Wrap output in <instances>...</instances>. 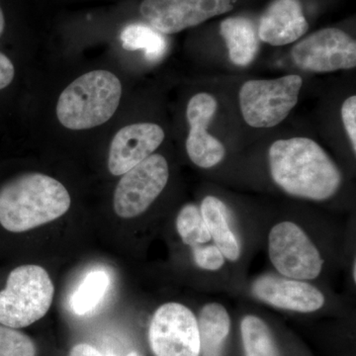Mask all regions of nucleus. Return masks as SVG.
Instances as JSON below:
<instances>
[{
  "label": "nucleus",
  "instance_id": "obj_2",
  "mask_svg": "<svg viewBox=\"0 0 356 356\" xmlns=\"http://www.w3.org/2000/svg\"><path fill=\"white\" fill-rule=\"evenodd\" d=\"M70 204L69 191L58 180L26 173L0 188V225L11 233H23L64 216Z\"/></svg>",
  "mask_w": 356,
  "mask_h": 356
},
{
  "label": "nucleus",
  "instance_id": "obj_23",
  "mask_svg": "<svg viewBox=\"0 0 356 356\" xmlns=\"http://www.w3.org/2000/svg\"><path fill=\"white\" fill-rule=\"evenodd\" d=\"M194 261L200 268L205 270L215 271L221 268L224 264V255L216 245L192 247Z\"/></svg>",
  "mask_w": 356,
  "mask_h": 356
},
{
  "label": "nucleus",
  "instance_id": "obj_7",
  "mask_svg": "<svg viewBox=\"0 0 356 356\" xmlns=\"http://www.w3.org/2000/svg\"><path fill=\"white\" fill-rule=\"evenodd\" d=\"M170 177L168 161L153 154L124 173L114 193V210L119 217L140 216L159 197Z\"/></svg>",
  "mask_w": 356,
  "mask_h": 356
},
{
  "label": "nucleus",
  "instance_id": "obj_8",
  "mask_svg": "<svg viewBox=\"0 0 356 356\" xmlns=\"http://www.w3.org/2000/svg\"><path fill=\"white\" fill-rule=\"evenodd\" d=\"M149 341L156 356H200L197 318L191 309L175 302L156 311Z\"/></svg>",
  "mask_w": 356,
  "mask_h": 356
},
{
  "label": "nucleus",
  "instance_id": "obj_3",
  "mask_svg": "<svg viewBox=\"0 0 356 356\" xmlns=\"http://www.w3.org/2000/svg\"><path fill=\"white\" fill-rule=\"evenodd\" d=\"M121 96L118 77L108 70H92L63 91L57 104L58 121L70 130L97 127L112 118Z\"/></svg>",
  "mask_w": 356,
  "mask_h": 356
},
{
  "label": "nucleus",
  "instance_id": "obj_10",
  "mask_svg": "<svg viewBox=\"0 0 356 356\" xmlns=\"http://www.w3.org/2000/svg\"><path fill=\"white\" fill-rule=\"evenodd\" d=\"M233 9L232 0H144V19L161 34H175Z\"/></svg>",
  "mask_w": 356,
  "mask_h": 356
},
{
  "label": "nucleus",
  "instance_id": "obj_6",
  "mask_svg": "<svg viewBox=\"0 0 356 356\" xmlns=\"http://www.w3.org/2000/svg\"><path fill=\"white\" fill-rule=\"evenodd\" d=\"M268 252L278 273L291 280H315L324 264L318 248L305 232L292 222L273 227L268 236Z\"/></svg>",
  "mask_w": 356,
  "mask_h": 356
},
{
  "label": "nucleus",
  "instance_id": "obj_26",
  "mask_svg": "<svg viewBox=\"0 0 356 356\" xmlns=\"http://www.w3.org/2000/svg\"><path fill=\"white\" fill-rule=\"evenodd\" d=\"M70 356H102L92 346L88 343H79L72 348Z\"/></svg>",
  "mask_w": 356,
  "mask_h": 356
},
{
  "label": "nucleus",
  "instance_id": "obj_18",
  "mask_svg": "<svg viewBox=\"0 0 356 356\" xmlns=\"http://www.w3.org/2000/svg\"><path fill=\"white\" fill-rule=\"evenodd\" d=\"M122 47L127 51L143 50L145 58L151 63H158L165 57L168 41L161 33L151 26L130 24L121 32Z\"/></svg>",
  "mask_w": 356,
  "mask_h": 356
},
{
  "label": "nucleus",
  "instance_id": "obj_29",
  "mask_svg": "<svg viewBox=\"0 0 356 356\" xmlns=\"http://www.w3.org/2000/svg\"><path fill=\"white\" fill-rule=\"evenodd\" d=\"M106 356H116V355H107ZM127 356H140V355H138V353H130V355H128Z\"/></svg>",
  "mask_w": 356,
  "mask_h": 356
},
{
  "label": "nucleus",
  "instance_id": "obj_12",
  "mask_svg": "<svg viewBox=\"0 0 356 356\" xmlns=\"http://www.w3.org/2000/svg\"><path fill=\"white\" fill-rule=\"evenodd\" d=\"M165 140L161 126L137 123L122 128L110 145L108 168L115 177L123 175L154 154Z\"/></svg>",
  "mask_w": 356,
  "mask_h": 356
},
{
  "label": "nucleus",
  "instance_id": "obj_27",
  "mask_svg": "<svg viewBox=\"0 0 356 356\" xmlns=\"http://www.w3.org/2000/svg\"><path fill=\"white\" fill-rule=\"evenodd\" d=\"M4 25H6V20H4L3 13H2L1 7H0V36L3 33Z\"/></svg>",
  "mask_w": 356,
  "mask_h": 356
},
{
  "label": "nucleus",
  "instance_id": "obj_24",
  "mask_svg": "<svg viewBox=\"0 0 356 356\" xmlns=\"http://www.w3.org/2000/svg\"><path fill=\"white\" fill-rule=\"evenodd\" d=\"M341 118L344 128L350 137L353 152H356V96H350L341 107Z\"/></svg>",
  "mask_w": 356,
  "mask_h": 356
},
{
  "label": "nucleus",
  "instance_id": "obj_1",
  "mask_svg": "<svg viewBox=\"0 0 356 356\" xmlns=\"http://www.w3.org/2000/svg\"><path fill=\"white\" fill-rule=\"evenodd\" d=\"M268 156L274 182L290 195L327 200L341 186L339 168L315 140L308 138L276 140Z\"/></svg>",
  "mask_w": 356,
  "mask_h": 356
},
{
  "label": "nucleus",
  "instance_id": "obj_16",
  "mask_svg": "<svg viewBox=\"0 0 356 356\" xmlns=\"http://www.w3.org/2000/svg\"><path fill=\"white\" fill-rule=\"evenodd\" d=\"M220 33L234 65L247 67L252 64L259 46L257 29L252 21L245 17L227 18L221 23Z\"/></svg>",
  "mask_w": 356,
  "mask_h": 356
},
{
  "label": "nucleus",
  "instance_id": "obj_14",
  "mask_svg": "<svg viewBox=\"0 0 356 356\" xmlns=\"http://www.w3.org/2000/svg\"><path fill=\"white\" fill-rule=\"evenodd\" d=\"M299 0H274L259 22V38L273 46L294 43L308 31Z\"/></svg>",
  "mask_w": 356,
  "mask_h": 356
},
{
  "label": "nucleus",
  "instance_id": "obj_11",
  "mask_svg": "<svg viewBox=\"0 0 356 356\" xmlns=\"http://www.w3.org/2000/svg\"><path fill=\"white\" fill-rule=\"evenodd\" d=\"M217 108L214 96L205 92L194 95L187 105L186 118L191 131L185 145L189 159L199 168H213L221 163L226 154L224 145L207 132Z\"/></svg>",
  "mask_w": 356,
  "mask_h": 356
},
{
  "label": "nucleus",
  "instance_id": "obj_21",
  "mask_svg": "<svg viewBox=\"0 0 356 356\" xmlns=\"http://www.w3.org/2000/svg\"><path fill=\"white\" fill-rule=\"evenodd\" d=\"M177 229L185 245H191V248L208 243L211 240L200 210L193 204L185 205L178 213Z\"/></svg>",
  "mask_w": 356,
  "mask_h": 356
},
{
  "label": "nucleus",
  "instance_id": "obj_22",
  "mask_svg": "<svg viewBox=\"0 0 356 356\" xmlns=\"http://www.w3.org/2000/svg\"><path fill=\"white\" fill-rule=\"evenodd\" d=\"M0 356H36V346L22 332L0 325Z\"/></svg>",
  "mask_w": 356,
  "mask_h": 356
},
{
  "label": "nucleus",
  "instance_id": "obj_25",
  "mask_svg": "<svg viewBox=\"0 0 356 356\" xmlns=\"http://www.w3.org/2000/svg\"><path fill=\"white\" fill-rule=\"evenodd\" d=\"M15 76V69L10 58L0 53V90L6 88L13 83Z\"/></svg>",
  "mask_w": 356,
  "mask_h": 356
},
{
  "label": "nucleus",
  "instance_id": "obj_19",
  "mask_svg": "<svg viewBox=\"0 0 356 356\" xmlns=\"http://www.w3.org/2000/svg\"><path fill=\"white\" fill-rule=\"evenodd\" d=\"M109 286L110 277L106 271L102 269L90 271L72 295L70 309L76 316L88 315L99 305Z\"/></svg>",
  "mask_w": 356,
  "mask_h": 356
},
{
  "label": "nucleus",
  "instance_id": "obj_20",
  "mask_svg": "<svg viewBox=\"0 0 356 356\" xmlns=\"http://www.w3.org/2000/svg\"><path fill=\"white\" fill-rule=\"evenodd\" d=\"M245 356H278L270 330L261 318L247 316L241 323Z\"/></svg>",
  "mask_w": 356,
  "mask_h": 356
},
{
  "label": "nucleus",
  "instance_id": "obj_15",
  "mask_svg": "<svg viewBox=\"0 0 356 356\" xmlns=\"http://www.w3.org/2000/svg\"><path fill=\"white\" fill-rule=\"evenodd\" d=\"M200 213L211 238L214 240L222 255L229 261L238 259L240 243L229 227V211L224 202L214 196H207L201 203Z\"/></svg>",
  "mask_w": 356,
  "mask_h": 356
},
{
  "label": "nucleus",
  "instance_id": "obj_17",
  "mask_svg": "<svg viewBox=\"0 0 356 356\" xmlns=\"http://www.w3.org/2000/svg\"><path fill=\"white\" fill-rule=\"evenodd\" d=\"M197 324L202 356H222L231 327V318L225 307L218 303L204 306Z\"/></svg>",
  "mask_w": 356,
  "mask_h": 356
},
{
  "label": "nucleus",
  "instance_id": "obj_4",
  "mask_svg": "<svg viewBox=\"0 0 356 356\" xmlns=\"http://www.w3.org/2000/svg\"><path fill=\"white\" fill-rule=\"evenodd\" d=\"M55 286L46 269L34 264L16 267L0 291V324L28 327L50 310Z\"/></svg>",
  "mask_w": 356,
  "mask_h": 356
},
{
  "label": "nucleus",
  "instance_id": "obj_9",
  "mask_svg": "<svg viewBox=\"0 0 356 356\" xmlns=\"http://www.w3.org/2000/svg\"><path fill=\"white\" fill-rule=\"evenodd\" d=\"M291 55L300 69L311 72H332L355 69L356 42L337 28L320 30L300 41Z\"/></svg>",
  "mask_w": 356,
  "mask_h": 356
},
{
  "label": "nucleus",
  "instance_id": "obj_5",
  "mask_svg": "<svg viewBox=\"0 0 356 356\" xmlns=\"http://www.w3.org/2000/svg\"><path fill=\"white\" fill-rule=\"evenodd\" d=\"M302 86L303 79L297 74L243 83L240 105L245 123L252 128L275 127L296 106Z\"/></svg>",
  "mask_w": 356,
  "mask_h": 356
},
{
  "label": "nucleus",
  "instance_id": "obj_13",
  "mask_svg": "<svg viewBox=\"0 0 356 356\" xmlns=\"http://www.w3.org/2000/svg\"><path fill=\"white\" fill-rule=\"evenodd\" d=\"M252 293L269 305L300 313H312L325 304L324 295L313 285L274 275L262 276L255 281Z\"/></svg>",
  "mask_w": 356,
  "mask_h": 356
},
{
  "label": "nucleus",
  "instance_id": "obj_28",
  "mask_svg": "<svg viewBox=\"0 0 356 356\" xmlns=\"http://www.w3.org/2000/svg\"><path fill=\"white\" fill-rule=\"evenodd\" d=\"M353 280H356V262L353 264Z\"/></svg>",
  "mask_w": 356,
  "mask_h": 356
}]
</instances>
